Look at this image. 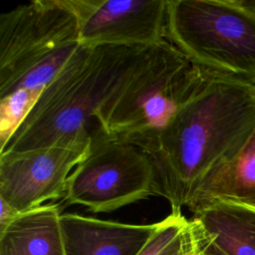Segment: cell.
Returning a JSON list of instances; mask_svg holds the SVG:
<instances>
[{
  "label": "cell",
  "mask_w": 255,
  "mask_h": 255,
  "mask_svg": "<svg viewBox=\"0 0 255 255\" xmlns=\"http://www.w3.org/2000/svg\"><path fill=\"white\" fill-rule=\"evenodd\" d=\"M255 128V85L199 66L196 80L167 126L143 149L156 177L155 195L171 211L186 207L198 183Z\"/></svg>",
  "instance_id": "1"
},
{
  "label": "cell",
  "mask_w": 255,
  "mask_h": 255,
  "mask_svg": "<svg viewBox=\"0 0 255 255\" xmlns=\"http://www.w3.org/2000/svg\"><path fill=\"white\" fill-rule=\"evenodd\" d=\"M150 48L84 45L44 89L0 154L91 140L102 129L97 122L101 108Z\"/></svg>",
  "instance_id": "2"
},
{
  "label": "cell",
  "mask_w": 255,
  "mask_h": 255,
  "mask_svg": "<svg viewBox=\"0 0 255 255\" xmlns=\"http://www.w3.org/2000/svg\"><path fill=\"white\" fill-rule=\"evenodd\" d=\"M199 72L167 40L142 62L101 108L97 122L110 136L139 147L155 137L187 98Z\"/></svg>",
  "instance_id": "3"
},
{
  "label": "cell",
  "mask_w": 255,
  "mask_h": 255,
  "mask_svg": "<svg viewBox=\"0 0 255 255\" xmlns=\"http://www.w3.org/2000/svg\"><path fill=\"white\" fill-rule=\"evenodd\" d=\"M166 40L193 64L255 85V13L240 0H167Z\"/></svg>",
  "instance_id": "4"
},
{
  "label": "cell",
  "mask_w": 255,
  "mask_h": 255,
  "mask_svg": "<svg viewBox=\"0 0 255 255\" xmlns=\"http://www.w3.org/2000/svg\"><path fill=\"white\" fill-rule=\"evenodd\" d=\"M155 170L148 154L101 129L71 173L63 200L96 213L112 212L155 195Z\"/></svg>",
  "instance_id": "5"
},
{
  "label": "cell",
  "mask_w": 255,
  "mask_h": 255,
  "mask_svg": "<svg viewBox=\"0 0 255 255\" xmlns=\"http://www.w3.org/2000/svg\"><path fill=\"white\" fill-rule=\"evenodd\" d=\"M81 42L72 0H35L0 15V88L61 48Z\"/></svg>",
  "instance_id": "6"
},
{
  "label": "cell",
  "mask_w": 255,
  "mask_h": 255,
  "mask_svg": "<svg viewBox=\"0 0 255 255\" xmlns=\"http://www.w3.org/2000/svg\"><path fill=\"white\" fill-rule=\"evenodd\" d=\"M92 140L0 154V198L18 213L63 199L68 179Z\"/></svg>",
  "instance_id": "7"
},
{
  "label": "cell",
  "mask_w": 255,
  "mask_h": 255,
  "mask_svg": "<svg viewBox=\"0 0 255 255\" xmlns=\"http://www.w3.org/2000/svg\"><path fill=\"white\" fill-rule=\"evenodd\" d=\"M82 44L152 47L166 40L167 0H72Z\"/></svg>",
  "instance_id": "8"
},
{
  "label": "cell",
  "mask_w": 255,
  "mask_h": 255,
  "mask_svg": "<svg viewBox=\"0 0 255 255\" xmlns=\"http://www.w3.org/2000/svg\"><path fill=\"white\" fill-rule=\"evenodd\" d=\"M60 223L67 255H138L158 224L123 223L78 213H62Z\"/></svg>",
  "instance_id": "9"
},
{
  "label": "cell",
  "mask_w": 255,
  "mask_h": 255,
  "mask_svg": "<svg viewBox=\"0 0 255 255\" xmlns=\"http://www.w3.org/2000/svg\"><path fill=\"white\" fill-rule=\"evenodd\" d=\"M214 201L255 209V128L238 148L215 165L198 183L186 208L193 213Z\"/></svg>",
  "instance_id": "10"
},
{
  "label": "cell",
  "mask_w": 255,
  "mask_h": 255,
  "mask_svg": "<svg viewBox=\"0 0 255 255\" xmlns=\"http://www.w3.org/2000/svg\"><path fill=\"white\" fill-rule=\"evenodd\" d=\"M59 204L20 213L0 231V255H67Z\"/></svg>",
  "instance_id": "11"
},
{
  "label": "cell",
  "mask_w": 255,
  "mask_h": 255,
  "mask_svg": "<svg viewBox=\"0 0 255 255\" xmlns=\"http://www.w3.org/2000/svg\"><path fill=\"white\" fill-rule=\"evenodd\" d=\"M213 242L227 255H255V209L214 201L193 212Z\"/></svg>",
  "instance_id": "12"
},
{
  "label": "cell",
  "mask_w": 255,
  "mask_h": 255,
  "mask_svg": "<svg viewBox=\"0 0 255 255\" xmlns=\"http://www.w3.org/2000/svg\"><path fill=\"white\" fill-rule=\"evenodd\" d=\"M209 240L198 221L186 218L181 210L171 211L158 222L138 255H207Z\"/></svg>",
  "instance_id": "13"
},
{
  "label": "cell",
  "mask_w": 255,
  "mask_h": 255,
  "mask_svg": "<svg viewBox=\"0 0 255 255\" xmlns=\"http://www.w3.org/2000/svg\"><path fill=\"white\" fill-rule=\"evenodd\" d=\"M39 95L17 90L0 98V148H2L37 102Z\"/></svg>",
  "instance_id": "14"
},
{
  "label": "cell",
  "mask_w": 255,
  "mask_h": 255,
  "mask_svg": "<svg viewBox=\"0 0 255 255\" xmlns=\"http://www.w3.org/2000/svg\"><path fill=\"white\" fill-rule=\"evenodd\" d=\"M0 231L3 230L11 221H13L20 213H18L11 205L0 198Z\"/></svg>",
  "instance_id": "15"
},
{
  "label": "cell",
  "mask_w": 255,
  "mask_h": 255,
  "mask_svg": "<svg viewBox=\"0 0 255 255\" xmlns=\"http://www.w3.org/2000/svg\"><path fill=\"white\" fill-rule=\"evenodd\" d=\"M208 234V233H207ZM210 237V236H209ZM206 254L207 255H227L224 251H222L212 240L210 237V240L208 242V245L206 247Z\"/></svg>",
  "instance_id": "16"
}]
</instances>
